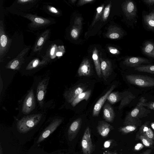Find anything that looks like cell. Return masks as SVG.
<instances>
[{"instance_id":"51","label":"cell","mask_w":154,"mask_h":154,"mask_svg":"<svg viewBox=\"0 0 154 154\" xmlns=\"http://www.w3.org/2000/svg\"></svg>"},{"instance_id":"42","label":"cell","mask_w":154,"mask_h":154,"mask_svg":"<svg viewBox=\"0 0 154 154\" xmlns=\"http://www.w3.org/2000/svg\"><path fill=\"white\" fill-rule=\"evenodd\" d=\"M39 62L38 60H35L33 63L32 68H35L37 67L38 64Z\"/></svg>"},{"instance_id":"26","label":"cell","mask_w":154,"mask_h":154,"mask_svg":"<svg viewBox=\"0 0 154 154\" xmlns=\"http://www.w3.org/2000/svg\"><path fill=\"white\" fill-rule=\"evenodd\" d=\"M137 126L133 125H128L119 128V131L124 134H127L133 131L137 128Z\"/></svg>"},{"instance_id":"7","label":"cell","mask_w":154,"mask_h":154,"mask_svg":"<svg viewBox=\"0 0 154 154\" xmlns=\"http://www.w3.org/2000/svg\"><path fill=\"white\" fill-rule=\"evenodd\" d=\"M88 85L85 84H79L66 91L63 96L66 101L71 103L80 94L85 91Z\"/></svg>"},{"instance_id":"6","label":"cell","mask_w":154,"mask_h":154,"mask_svg":"<svg viewBox=\"0 0 154 154\" xmlns=\"http://www.w3.org/2000/svg\"><path fill=\"white\" fill-rule=\"evenodd\" d=\"M81 144L83 154H91L94 150L95 147L91 137V130L89 126L85 131Z\"/></svg>"},{"instance_id":"38","label":"cell","mask_w":154,"mask_h":154,"mask_svg":"<svg viewBox=\"0 0 154 154\" xmlns=\"http://www.w3.org/2000/svg\"><path fill=\"white\" fill-rule=\"evenodd\" d=\"M143 147V145L140 143L137 144L135 146L134 149L137 150H138L141 149Z\"/></svg>"},{"instance_id":"37","label":"cell","mask_w":154,"mask_h":154,"mask_svg":"<svg viewBox=\"0 0 154 154\" xmlns=\"http://www.w3.org/2000/svg\"><path fill=\"white\" fill-rule=\"evenodd\" d=\"M109 49L110 52L112 54H116L119 53L118 50L116 48L112 47H110Z\"/></svg>"},{"instance_id":"35","label":"cell","mask_w":154,"mask_h":154,"mask_svg":"<svg viewBox=\"0 0 154 154\" xmlns=\"http://www.w3.org/2000/svg\"><path fill=\"white\" fill-rule=\"evenodd\" d=\"M94 1V0H80L78 2L77 5L81 6L88 3L92 2Z\"/></svg>"},{"instance_id":"12","label":"cell","mask_w":154,"mask_h":154,"mask_svg":"<svg viewBox=\"0 0 154 154\" xmlns=\"http://www.w3.org/2000/svg\"><path fill=\"white\" fill-rule=\"evenodd\" d=\"M114 129L113 126L104 121L98 122L97 127L98 133L104 138L106 137L109 133Z\"/></svg>"},{"instance_id":"24","label":"cell","mask_w":154,"mask_h":154,"mask_svg":"<svg viewBox=\"0 0 154 154\" xmlns=\"http://www.w3.org/2000/svg\"><path fill=\"white\" fill-rule=\"evenodd\" d=\"M107 100L111 104L115 103L120 100L121 93L112 92L108 96Z\"/></svg>"},{"instance_id":"5","label":"cell","mask_w":154,"mask_h":154,"mask_svg":"<svg viewBox=\"0 0 154 154\" xmlns=\"http://www.w3.org/2000/svg\"><path fill=\"white\" fill-rule=\"evenodd\" d=\"M49 78L45 77L36 84V91H34L37 102L40 108L43 107L47 88Z\"/></svg>"},{"instance_id":"14","label":"cell","mask_w":154,"mask_h":154,"mask_svg":"<svg viewBox=\"0 0 154 154\" xmlns=\"http://www.w3.org/2000/svg\"><path fill=\"white\" fill-rule=\"evenodd\" d=\"M100 67L103 77L104 80L111 75L112 72V65L110 61L100 58Z\"/></svg>"},{"instance_id":"19","label":"cell","mask_w":154,"mask_h":154,"mask_svg":"<svg viewBox=\"0 0 154 154\" xmlns=\"http://www.w3.org/2000/svg\"><path fill=\"white\" fill-rule=\"evenodd\" d=\"M91 90L88 89L80 94L71 103V105L73 107H75L82 100H85L87 101L91 96Z\"/></svg>"},{"instance_id":"30","label":"cell","mask_w":154,"mask_h":154,"mask_svg":"<svg viewBox=\"0 0 154 154\" xmlns=\"http://www.w3.org/2000/svg\"><path fill=\"white\" fill-rule=\"evenodd\" d=\"M79 29L75 26V28L73 29L71 32V35L72 37L74 38H76L79 34Z\"/></svg>"},{"instance_id":"34","label":"cell","mask_w":154,"mask_h":154,"mask_svg":"<svg viewBox=\"0 0 154 154\" xmlns=\"http://www.w3.org/2000/svg\"><path fill=\"white\" fill-rule=\"evenodd\" d=\"M19 63V61L16 60L13 61L10 65V68L12 69H17Z\"/></svg>"},{"instance_id":"8","label":"cell","mask_w":154,"mask_h":154,"mask_svg":"<svg viewBox=\"0 0 154 154\" xmlns=\"http://www.w3.org/2000/svg\"><path fill=\"white\" fill-rule=\"evenodd\" d=\"M63 121V119L60 117L54 119L44 129L39 136L37 141L39 143L48 138L60 125Z\"/></svg>"},{"instance_id":"16","label":"cell","mask_w":154,"mask_h":154,"mask_svg":"<svg viewBox=\"0 0 154 154\" xmlns=\"http://www.w3.org/2000/svg\"><path fill=\"white\" fill-rule=\"evenodd\" d=\"M103 117L107 122H112L115 119V114L112 107L108 103H106L103 109Z\"/></svg>"},{"instance_id":"47","label":"cell","mask_w":154,"mask_h":154,"mask_svg":"<svg viewBox=\"0 0 154 154\" xmlns=\"http://www.w3.org/2000/svg\"><path fill=\"white\" fill-rule=\"evenodd\" d=\"M0 154H2V149L1 144L0 147Z\"/></svg>"},{"instance_id":"20","label":"cell","mask_w":154,"mask_h":154,"mask_svg":"<svg viewBox=\"0 0 154 154\" xmlns=\"http://www.w3.org/2000/svg\"><path fill=\"white\" fill-rule=\"evenodd\" d=\"M140 134L143 135L150 140L153 141L154 139V134L153 132L147 125L146 123L142 125L139 129Z\"/></svg>"},{"instance_id":"44","label":"cell","mask_w":154,"mask_h":154,"mask_svg":"<svg viewBox=\"0 0 154 154\" xmlns=\"http://www.w3.org/2000/svg\"><path fill=\"white\" fill-rule=\"evenodd\" d=\"M151 149H148L142 154H150L151 152Z\"/></svg>"},{"instance_id":"48","label":"cell","mask_w":154,"mask_h":154,"mask_svg":"<svg viewBox=\"0 0 154 154\" xmlns=\"http://www.w3.org/2000/svg\"><path fill=\"white\" fill-rule=\"evenodd\" d=\"M151 126L152 128L154 130V122L151 123Z\"/></svg>"},{"instance_id":"45","label":"cell","mask_w":154,"mask_h":154,"mask_svg":"<svg viewBox=\"0 0 154 154\" xmlns=\"http://www.w3.org/2000/svg\"><path fill=\"white\" fill-rule=\"evenodd\" d=\"M55 48L54 47H53L51 48V53H50L51 55H52L54 54V52L55 51Z\"/></svg>"},{"instance_id":"43","label":"cell","mask_w":154,"mask_h":154,"mask_svg":"<svg viewBox=\"0 0 154 154\" xmlns=\"http://www.w3.org/2000/svg\"><path fill=\"white\" fill-rule=\"evenodd\" d=\"M50 10L52 12L55 13H57L58 12V11L56 10V9L54 7L51 8H50Z\"/></svg>"},{"instance_id":"40","label":"cell","mask_w":154,"mask_h":154,"mask_svg":"<svg viewBox=\"0 0 154 154\" xmlns=\"http://www.w3.org/2000/svg\"><path fill=\"white\" fill-rule=\"evenodd\" d=\"M34 20L36 22L42 24L44 23V20L39 18H35L34 19Z\"/></svg>"},{"instance_id":"27","label":"cell","mask_w":154,"mask_h":154,"mask_svg":"<svg viewBox=\"0 0 154 154\" xmlns=\"http://www.w3.org/2000/svg\"><path fill=\"white\" fill-rule=\"evenodd\" d=\"M139 138L143 145L146 147H151L153 143V141H152L143 135L140 134Z\"/></svg>"},{"instance_id":"15","label":"cell","mask_w":154,"mask_h":154,"mask_svg":"<svg viewBox=\"0 0 154 154\" xmlns=\"http://www.w3.org/2000/svg\"><path fill=\"white\" fill-rule=\"evenodd\" d=\"M126 65L131 67H137L142 63H150L146 59L139 57H132L126 58L123 62Z\"/></svg>"},{"instance_id":"25","label":"cell","mask_w":154,"mask_h":154,"mask_svg":"<svg viewBox=\"0 0 154 154\" xmlns=\"http://www.w3.org/2000/svg\"><path fill=\"white\" fill-rule=\"evenodd\" d=\"M135 69L139 72L154 74V65L139 66L135 67Z\"/></svg>"},{"instance_id":"22","label":"cell","mask_w":154,"mask_h":154,"mask_svg":"<svg viewBox=\"0 0 154 154\" xmlns=\"http://www.w3.org/2000/svg\"><path fill=\"white\" fill-rule=\"evenodd\" d=\"M142 50L145 54L154 58V43H153L150 41L145 42Z\"/></svg>"},{"instance_id":"36","label":"cell","mask_w":154,"mask_h":154,"mask_svg":"<svg viewBox=\"0 0 154 154\" xmlns=\"http://www.w3.org/2000/svg\"><path fill=\"white\" fill-rule=\"evenodd\" d=\"M112 140H109L105 141L103 144L104 147L107 148L110 147L112 143Z\"/></svg>"},{"instance_id":"13","label":"cell","mask_w":154,"mask_h":154,"mask_svg":"<svg viewBox=\"0 0 154 154\" xmlns=\"http://www.w3.org/2000/svg\"><path fill=\"white\" fill-rule=\"evenodd\" d=\"M92 68L89 60L85 59L81 63L78 71L79 76H89L91 75Z\"/></svg>"},{"instance_id":"9","label":"cell","mask_w":154,"mask_h":154,"mask_svg":"<svg viewBox=\"0 0 154 154\" xmlns=\"http://www.w3.org/2000/svg\"><path fill=\"white\" fill-rule=\"evenodd\" d=\"M82 120L79 118L73 121L69 126L67 132L69 141H71L76 137L81 128Z\"/></svg>"},{"instance_id":"2","label":"cell","mask_w":154,"mask_h":154,"mask_svg":"<svg viewBox=\"0 0 154 154\" xmlns=\"http://www.w3.org/2000/svg\"><path fill=\"white\" fill-rule=\"evenodd\" d=\"M146 101V100L143 97L140 99L136 107L126 116L124 122L125 126L133 125L137 126L140 125L141 121L140 119L146 116L150 112L143 105V103Z\"/></svg>"},{"instance_id":"28","label":"cell","mask_w":154,"mask_h":154,"mask_svg":"<svg viewBox=\"0 0 154 154\" xmlns=\"http://www.w3.org/2000/svg\"><path fill=\"white\" fill-rule=\"evenodd\" d=\"M110 4L108 5L105 8L102 15V19L103 21H105L107 19L109 14Z\"/></svg>"},{"instance_id":"23","label":"cell","mask_w":154,"mask_h":154,"mask_svg":"<svg viewBox=\"0 0 154 154\" xmlns=\"http://www.w3.org/2000/svg\"><path fill=\"white\" fill-rule=\"evenodd\" d=\"M143 19L145 24L148 28L154 31V11L144 15Z\"/></svg>"},{"instance_id":"21","label":"cell","mask_w":154,"mask_h":154,"mask_svg":"<svg viewBox=\"0 0 154 154\" xmlns=\"http://www.w3.org/2000/svg\"><path fill=\"white\" fill-rule=\"evenodd\" d=\"M92 57L97 75L100 78L102 76L100 62L99 57L98 51L96 48H95L94 50Z\"/></svg>"},{"instance_id":"11","label":"cell","mask_w":154,"mask_h":154,"mask_svg":"<svg viewBox=\"0 0 154 154\" xmlns=\"http://www.w3.org/2000/svg\"><path fill=\"white\" fill-rule=\"evenodd\" d=\"M116 86L115 85H112L106 93L101 97L96 103L92 112V115L93 116L97 117L98 116L101 109L107 99L108 96L115 89Z\"/></svg>"},{"instance_id":"18","label":"cell","mask_w":154,"mask_h":154,"mask_svg":"<svg viewBox=\"0 0 154 154\" xmlns=\"http://www.w3.org/2000/svg\"><path fill=\"white\" fill-rule=\"evenodd\" d=\"M123 32L121 29L116 26H112L109 29L106 36L112 39L120 38L122 35Z\"/></svg>"},{"instance_id":"4","label":"cell","mask_w":154,"mask_h":154,"mask_svg":"<svg viewBox=\"0 0 154 154\" xmlns=\"http://www.w3.org/2000/svg\"><path fill=\"white\" fill-rule=\"evenodd\" d=\"M126 78L130 83L141 87L154 86V79L146 75H130L126 76Z\"/></svg>"},{"instance_id":"29","label":"cell","mask_w":154,"mask_h":154,"mask_svg":"<svg viewBox=\"0 0 154 154\" xmlns=\"http://www.w3.org/2000/svg\"><path fill=\"white\" fill-rule=\"evenodd\" d=\"M103 8V5H102L101 6L98 7L97 9V13L95 17V18L93 21L92 24V26L96 22L97 20L99 17H100L101 14L102 13V11Z\"/></svg>"},{"instance_id":"3","label":"cell","mask_w":154,"mask_h":154,"mask_svg":"<svg viewBox=\"0 0 154 154\" xmlns=\"http://www.w3.org/2000/svg\"><path fill=\"white\" fill-rule=\"evenodd\" d=\"M37 101L33 88H31L27 92L21 104L20 111L23 116L35 113Z\"/></svg>"},{"instance_id":"41","label":"cell","mask_w":154,"mask_h":154,"mask_svg":"<svg viewBox=\"0 0 154 154\" xmlns=\"http://www.w3.org/2000/svg\"><path fill=\"white\" fill-rule=\"evenodd\" d=\"M44 39L42 37L40 38L37 42V45L38 46H41L43 44Z\"/></svg>"},{"instance_id":"46","label":"cell","mask_w":154,"mask_h":154,"mask_svg":"<svg viewBox=\"0 0 154 154\" xmlns=\"http://www.w3.org/2000/svg\"><path fill=\"white\" fill-rule=\"evenodd\" d=\"M62 52H57L56 53V55L58 57L62 56Z\"/></svg>"},{"instance_id":"39","label":"cell","mask_w":154,"mask_h":154,"mask_svg":"<svg viewBox=\"0 0 154 154\" xmlns=\"http://www.w3.org/2000/svg\"><path fill=\"white\" fill-rule=\"evenodd\" d=\"M143 2L149 5H152L154 4V0H145Z\"/></svg>"},{"instance_id":"33","label":"cell","mask_w":154,"mask_h":154,"mask_svg":"<svg viewBox=\"0 0 154 154\" xmlns=\"http://www.w3.org/2000/svg\"><path fill=\"white\" fill-rule=\"evenodd\" d=\"M143 105L145 107H147L149 109L154 110V102H146L143 103Z\"/></svg>"},{"instance_id":"50","label":"cell","mask_w":154,"mask_h":154,"mask_svg":"<svg viewBox=\"0 0 154 154\" xmlns=\"http://www.w3.org/2000/svg\"><path fill=\"white\" fill-rule=\"evenodd\" d=\"M113 154H117L116 152H114Z\"/></svg>"},{"instance_id":"17","label":"cell","mask_w":154,"mask_h":154,"mask_svg":"<svg viewBox=\"0 0 154 154\" xmlns=\"http://www.w3.org/2000/svg\"><path fill=\"white\" fill-rule=\"evenodd\" d=\"M135 98V96L131 93L127 91L121 93V102L119 109L120 110L124 107L128 105Z\"/></svg>"},{"instance_id":"31","label":"cell","mask_w":154,"mask_h":154,"mask_svg":"<svg viewBox=\"0 0 154 154\" xmlns=\"http://www.w3.org/2000/svg\"><path fill=\"white\" fill-rule=\"evenodd\" d=\"M75 26L80 29L82 26V19L81 17H78L75 18L74 21Z\"/></svg>"},{"instance_id":"10","label":"cell","mask_w":154,"mask_h":154,"mask_svg":"<svg viewBox=\"0 0 154 154\" xmlns=\"http://www.w3.org/2000/svg\"><path fill=\"white\" fill-rule=\"evenodd\" d=\"M123 12L127 18L129 20L133 19L137 13V9L134 3L131 0L126 1L122 6Z\"/></svg>"},{"instance_id":"32","label":"cell","mask_w":154,"mask_h":154,"mask_svg":"<svg viewBox=\"0 0 154 154\" xmlns=\"http://www.w3.org/2000/svg\"><path fill=\"white\" fill-rule=\"evenodd\" d=\"M7 39L6 36L5 35H2L1 37L0 42L2 46L5 47L7 43Z\"/></svg>"},{"instance_id":"49","label":"cell","mask_w":154,"mask_h":154,"mask_svg":"<svg viewBox=\"0 0 154 154\" xmlns=\"http://www.w3.org/2000/svg\"><path fill=\"white\" fill-rule=\"evenodd\" d=\"M20 1H21L22 2H27L29 1H30V0H21Z\"/></svg>"},{"instance_id":"1","label":"cell","mask_w":154,"mask_h":154,"mask_svg":"<svg viewBox=\"0 0 154 154\" xmlns=\"http://www.w3.org/2000/svg\"><path fill=\"white\" fill-rule=\"evenodd\" d=\"M45 116V113L42 112L23 116L17 122V131L20 133H27L35 127Z\"/></svg>"}]
</instances>
